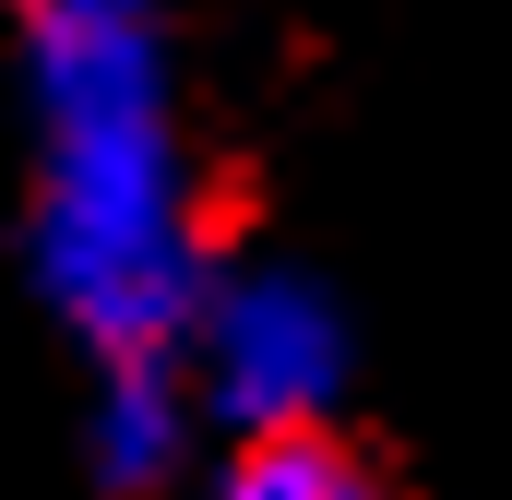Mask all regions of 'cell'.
Returning a JSON list of instances; mask_svg holds the SVG:
<instances>
[{
  "instance_id": "obj_1",
  "label": "cell",
  "mask_w": 512,
  "mask_h": 500,
  "mask_svg": "<svg viewBox=\"0 0 512 500\" xmlns=\"http://www.w3.org/2000/svg\"><path fill=\"white\" fill-rule=\"evenodd\" d=\"M24 131H36V286L120 358H179L215 262L179 131V48L155 0H24Z\"/></svg>"
},
{
  "instance_id": "obj_2",
  "label": "cell",
  "mask_w": 512,
  "mask_h": 500,
  "mask_svg": "<svg viewBox=\"0 0 512 500\" xmlns=\"http://www.w3.org/2000/svg\"><path fill=\"white\" fill-rule=\"evenodd\" d=\"M179 381L227 441H286L322 429L346 393V310L298 262H227L179 334Z\"/></svg>"
},
{
  "instance_id": "obj_3",
  "label": "cell",
  "mask_w": 512,
  "mask_h": 500,
  "mask_svg": "<svg viewBox=\"0 0 512 500\" xmlns=\"http://www.w3.org/2000/svg\"><path fill=\"white\" fill-rule=\"evenodd\" d=\"M191 429H203V405H191L179 358H120V370H96L84 465H96V489H120V500H155L167 477H179Z\"/></svg>"
},
{
  "instance_id": "obj_4",
  "label": "cell",
  "mask_w": 512,
  "mask_h": 500,
  "mask_svg": "<svg viewBox=\"0 0 512 500\" xmlns=\"http://www.w3.org/2000/svg\"><path fill=\"white\" fill-rule=\"evenodd\" d=\"M215 500H393V477L370 453H346L334 429H286V441H239Z\"/></svg>"
}]
</instances>
